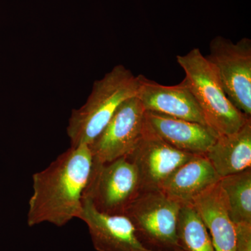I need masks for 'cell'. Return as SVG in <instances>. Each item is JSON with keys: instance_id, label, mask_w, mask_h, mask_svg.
I'll list each match as a JSON object with an SVG mask.
<instances>
[{"instance_id": "obj_4", "label": "cell", "mask_w": 251, "mask_h": 251, "mask_svg": "<svg viewBox=\"0 0 251 251\" xmlns=\"http://www.w3.org/2000/svg\"><path fill=\"white\" fill-rule=\"evenodd\" d=\"M181 204L162 191L140 193L124 215L134 226L145 247L153 251H184L177 237Z\"/></svg>"}, {"instance_id": "obj_1", "label": "cell", "mask_w": 251, "mask_h": 251, "mask_svg": "<svg viewBox=\"0 0 251 251\" xmlns=\"http://www.w3.org/2000/svg\"><path fill=\"white\" fill-rule=\"evenodd\" d=\"M92 166L93 157L88 145L71 146L45 169L34 173L28 226L49 223L62 227L78 217Z\"/></svg>"}, {"instance_id": "obj_10", "label": "cell", "mask_w": 251, "mask_h": 251, "mask_svg": "<svg viewBox=\"0 0 251 251\" xmlns=\"http://www.w3.org/2000/svg\"><path fill=\"white\" fill-rule=\"evenodd\" d=\"M138 77L136 97L147 112L206 125L202 110L184 80L177 85L168 86L143 75Z\"/></svg>"}, {"instance_id": "obj_12", "label": "cell", "mask_w": 251, "mask_h": 251, "mask_svg": "<svg viewBox=\"0 0 251 251\" xmlns=\"http://www.w3.org/2000/svg\"><path fill=\"white\" fill-rule=\"evenodd\" d=\"M210 235L216 251H235V225L229 214L227 198L220 183L193 201Z\"/></svg>"}, {"instance_id": "obj_7", "label": "cell", "mask_w": 251, "mask_h": 251, "mask_svg": "<svg viewBox=\"0 0 251 251\" xmlns=\"http://www.w3.org/2000/svg\"><path fill=\"white\" fill-rule=\"evenodd\" d=\"M146 110L137 97L117 108L108 125L89 148L94 163H109L126 156L143 135Z\"/></svg>"}, {"instance_id": "obj_16", "label": "cell", "mask_w": 251, "mask_h": 251, "mask_svg": "<svg viewBox=\"0 0 251 251\" xmlns=\"http://www.w3.org/2000/svg\"><path fill=\"white\" fill-rule=\"evenodd\" d=\"M177 237L184 251H216L205 224L192 204L181 205Z\"/></svg>"}, {"instance_id": "obj_11", "label": "cell", "mask_w": 251, "mask_h": 251, "mask_svg": "<svg viewBox=\"0 0 251 251\" xmlns=\"http://www.w3.org/2000/svg\"><path fill=\"white\" fill-rule=\"evenodd\" d=\"M146 128L171 147L195 155H204L218 135L202 124L147 112Z\"/></svg>"}, {"instance_id": "obj_3", "label": "cell", "mask_w": 251, "mask_h": 251, "mask_svg": "<svg viewBox=\"0 0 251 251\" xmlns=\"http://www.w3.org/2000/svg\"><path fill=\"white\" fill-rule=\"evenodd\" d=\"M184 81L202 110L206 125L218 135L237 131L249 118L227 98L215 69L199 49L176 56Z\"/></svg>"}, {"instance_id": "obj_13", "label": "cell", "mask_w": 251, "mask_h": 251, "mask_svg": "<svg viewBox=\"0 0 251 251\" xmlns=\"http://www.w3.org/2000/svg\"><path fill=\"white\" fill-rule=\"evenodd\" d=\"M221 177L204 155H196L168 178L161 191L181 205L191 204Z\"/></svg>"}, {"instance_id": "obj_15", "label": "cell", "mask_w": 251, "mask_h": 251, "mask_svg": "<svg viewBox=\"0 0 251 251\" xmlns=\"http://www.w3.org/2000/svg\"><path fill=\"white\" fill-rule=\"evenodd\" d=\"M219 183L234 224H251V168L221 178Z\"/></svg>"}, {"instance_id": "obj_8", "label": "cell", "mask_w": 251, "mask_h": 251, "mask_svg": "<svg viewBox=\"0 0 251 251\" xmlns=\"http://www.w3.org/2000/svg\"><path fill=\"white\" fill-rule=\"evenodd\" d=\"M194 156L165 143L149 131L145 123L143 136L126 157L138 171L142 193L161 191L168 178Z\"/></svg>"}, {"instance_id": "obj_5", "label": "cell", "mask_w": 251, "mask_h": 251, "mask_svg": "<svg viewBox=\"0 0 251 251\" xmlns=\"http://www.w3.org/2000/svg\"><path fill=\"white\" fill-rule=\"evenodd\" d=\"M141 193L134 165L122 157L109 163H94L82 198L90 200L100 212L125 214Z\"/></svg>"}, {"instance_id": "obj_2", "label": "cell", "mask_w": 251, "mask_h": 251, "mask_svg": "<svg viewBox=\"0 0 251 251\" xmlns=\"http://www.w3.org/2000/svg\"><path fill=\"white\" fill-rule=\"evenodd\" d=\"M138 87V76L123 65L116 66L103 78L95 81L86 103L73 110L69 118L67 134L71 146H90L120 105L136 97Z\"/></svg>"}, {"instance_id": "obj_6", "label": "cell", "mask_w": 251, "mask_h": 251, "mask_svg": "<svg viewBox=\"0 0 251 251\" xmlns=\"http://www.w3.org/2000/svg\"><path fill=\"white\" fill-rule=\"evenodd\" d=\"M215 69L227 98L234 106L251 116V40L237 43L218 36L209 44L205 56Z\"/></svg>"}, {"instance_id": "obj_9", "label": "cell", "mask_w": 251, "mask_h": 251, "mask_svg": "<svg viewBox=\"0 0 251 251\" xmlns=\"http://www.w3.org/2000/svg\"><path fill=\"white\" fill-rule=\"evenodd\" d=\"M77 219L87 225L97 251H153L140 242L126 216L100 212L87 198H82V210Z\"/></svg>"}, {"instance_id": "obj_17", "label": "cell", "mask_w": 251, "mask_h": 251, "mask_svg": "<svg viewBox=\"0 0 251 251\" xmlns=\"http://www.w3.org/2000/svg\"><path fill=\"white\" fill-rule=\"evenodd\" d=\"M235 251H251V224L235 225Z\"/></svg>"}, {"instance_id": "obj_14", "label": "cell", "mask_w": 251, "mask_h": 251, "mask_svg": "<svg viewBox=\"0 0 251 251\" xmlns=\"http://www.w3.org/2000/svg\"><path fill=\"white\" fill-rule=\"evenodd\" d=\"M204 156L221 178L251 168V117L237 131L218 137Z\"/></svg>"}]
</instances>
